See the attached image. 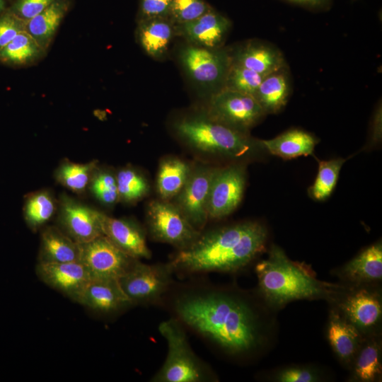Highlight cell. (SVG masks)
<instances>
[{
	"instance_id": "20",
	"label": "cell",
	"mask_w": 382,
	"mask_h": 382,
	"mask_svg": "<svg viewBox=\"0 0 382 382\" xmlns=\"http://www.w3.org/2000/svg\"><path fill=\"white\" fill-rule=\"evenodd\" d=\"M328 339L334 352L347 364L353 362L362 342L361 332L335 310L329 317Z\"/></svg>"
},
{
	"instance_id": "11",
	"label": "cell",
	"mask_w": 382,
	"mask_h": 382,
	"mask_svg": "<svg viewBox=\"0 0 382 382\" xmlns=\"http://www.w3.org/2000/svg\"><path fill=\"white\" fill-rule=\"evenodd\" d=\"M170 265H151L137 260L118 279L119 284L132 304L157 299L170 282Z\"/></svg>"
},
{
	"instance_id": "35",
	"label": "cell",
	"mask_w": 382,
	"mask_h": 382,
	"mask_svg": "<svg viewBox=\"0 0 382 382\" xmlns=\"http://www.w3.org/2000/svg\"><path fill=\"white\" fill-rule=\"evenodd\" d=\"M265 77L232 62L224 80V88L254 96Z\"/></svg>"
},
{
	"instance_id": "12",
	"label": "cell",
	"mask_w": 382,
	"mask_h": 382,
	"mask_svg": "<svg viewBox=\"0 0 382 382\" xmlns=\"http://www.w3.org/2000/svg\"><path fill=\"white\" fill-rule=\"evenodd\" d=\"M180 62L194 81L202 86H214L224 82L232 58L225 50L192 45L181 51Z\"/></svg>"
},
{
	"instance_id": "24",
	"label": "cell",
	"mask_w": 382,
	"mask_h": 382,
	"mask_svg": "<svg viewBox=\"0 0 382 382\" xmlns=\"http://www.w3.org/2000/svg\"><path fill=\"white\" fill-rule=\"evenodd\" d=\"M317 142V139L311 134L296 129L259 141L260 146L270 154L283 159L312 154Z\"/></svg>"
},
{
	"instance_id": "3",
	"label": "cell",
	"mask_w": 382,
	"mask_h": 382,
	"mask_svg": "<svg viewBox=\"0 0 382 382\" xmlns=\"http://www.w3.org/2000/svg\"><path fill=\"white\" fill-rule=\"evenodd\" d=\"M260 291L271 306L280 307L299 299L330 296L335 286L317 279L304 264L291 261L279 246L272 245L267 259L255 267Z\"/></svg>"
},
{
	"instance_id": "9",
	"label": "cell",
	"mask_w": 382,
	"mask_h": 382,
	"mask_svg": "<svg viewBox=\"0 0 382 382\" xmlns=\"http://www.w3.org/2000/svg\"><path fill=\"white\" fill-rule=\"evenodd\" d=\"M245 180V168L241 165L216 169L208 196L209 218L222 219L236 209L243 195Z\"/></svg>"
},
{
	"instance_id": "8",
	"label": "cell",
	"mask_w": 382,
	"mask_h": 382,
	"mask_svg": "<svg viewBox=\"0 0 382 382\" xmlns=\"http://www.w3.org/2000/svg\"><path fill=\"white\" fill-rule=\"evenodd\" d=\"M79 245V261L85 266L91 279H118L137 260L120 250L104 235Z\"/></svg>"
},
{
	"instance_id": "30",
	"label": "cell",
	"mask_w": 382,
	"mask_h": 382,
	"mask_svg": "<svg viewBox=\"0 0 382 382\" xmlns=\"http://www.w3.org/2000/svg\"><path fill=\"white\" fill-rule=\"evenodd\" d=\"M98 166V162L96 160L79 163L64 159L54 171V178L68 190L82 195L88 190L92 175Z\"/></svg>"
},
{
	"instance_id": "2",
	"label": "cell",
	"mask_w": 382,
	"mask_h": 382,
	"mask_svg": "<svg viewBox=\"0 0 382 382\" xmlns=\"http://www.w3.org/2000/svg\"><path fill=\"white\" fill-rule=\"evenodd\" d=\"M266 228L243 222L201 235L181 249L170 265L188 272H233L250 263L265 249Z\"/></svg>"
},
{
	"instance_id": "15",
	"label": "cell",
	"mask_w": 382,
	"mask_h": 382,
	"mask_svg": "<svg viewBox=\"0 0 382 382\" xmlns=\"http://www.w3.org/2000/svg\"><path fill=\"white\" fill-rule=\"evenodd\" d=\"M338 306L342 316L361 332L374 330L381 319L380 295L367 288L353 289L346 294Z\"/></svg>"
},
{
	"instance_id": "34",
	"label": "cell",
	"mask_w": 382,
	"mask_h": 382,
	"mask_svg": "<svg viewBox=\"0 0 382 382\" xmlns=\"http://www.w3.org/2000/svg\"><path fill=\"white\" fill-rule=\"evenodd\" d=\"M88 189L100 203L106 207H112L120 202L116 174L110 169L98 166Z\"/></svg>"
},
{
	"instance_id": "7",
	"label": "cell",
	"mask_w": 382,
	"mask_h": 382,
	"mask_svg": "<svg viewBox=\"0 0 382 382\" xmlns=\"http://www.w3.org/2000/svg\"><path fill=\"white\" fill-rule=\"evenodd\" d=\"M265 114L253 96L223 88L212 97L207 116L246 133Z\"/></svg>"
},
{
	"instance_id": "5",
	"label": "cell",
	"mask_w": 382,
	"mask_h": 382,
	"mask_svg": "<svg viewBox=\"0 0 382 382\" xmlns=\"http://www.w3.org/2000/svg\"><path fill=\"white\" fill-rule=\"evenodd\" d=\"M168 344V355L154 378L161 382H197L204 378L202 366L192 352L185 333L177 320L170 319L158 325Z\"/></svg>"
},
{
	"instance_id": "42",
	"label": "cell",
	"mask_w": 382,
	"mask_h": 382,
	"mask_svg": "<svg viewBox=\"0 0 382 382\" xmlns=\"http://www.w3.org/2000/svg\"><path fill=\"white\" fill-rule=\"evenodd\" d=\"M5 7V3L4 0H0V13L4 11Z\"/></svg>"
},
{
	"instance_id": "23",
	"label": "cell",
	"mask_w": 382,
	"mask_h": 382,
	"mask_svg": "<svg viewBox=\"0 0 382 382\" xmlns=\"http://www.w3.org/2000/svg\"><path fill=\"white\" fill-rule=\"evenodd\" d=\"M175 31V24L169 18L144 19L140 21L138 37L145 52L158 58L166 52Z\"/></svg>"
},
{
	"instance_id": "17",
	"label": "cell",
	"mask_w": 382,
	"mask_h": 382,
	"mask_svg": "<svg viewBox=\"0 0 382 382\" xmlns=\"http://www.w3.org/2000/svg\"><path fill=\"white\" fill-rule=\"evenodd\" d=\"M76 302L103 313L117 311L132 304L116 279H91Z\"/></svg>"
},
{
	"instance_id": "41",
	"label": "cell",
	"mask_w": 382,
	"mask_h": 382,
	"mask_svg": "<svg viewBox=\"0 0 382 382\" xmlns=\"http://www.w3.org/2000/svg\"><path fill=\"white\" fill-rule=\"evenodd\" d=\"M296 4L310 7H322L326 5L329 0H289Z\"/></svg>"
},
{
	"instance_id": "37",
	"label": "cell",
	"mask_w": 382,
	"mask_h": 382,
	"mask_svg": "<svg viewBox=\"0 0 382 382\" xmlns=\"http://www.w3.org/2000/svg\"><path fill=\"white\" fill-rule=\"evenodd\" d=\"M25 23L10 10L0 16V49L25 31Z\"/></svg>"
},
{
	"instance_id": "38",
	"label": "cell",
	"mask_w": 382,
	"mask_h": 382,
	"mask_svg": "<svg viewBox=\"0 0 382 382\" xmlns=\"http://www.w3.org/2000/svg\"><path fill=\"white\" fill-rule=\"evenodd\" d=\"M55 0H16L10 9L22 20L27 21L35 16Z\"/></svg>"
},
{
	"instance_id": "39",
	"label": "cell",
	"mask_w": 382,
	"mask_h": 382,
	"mask_svg": "<svg viewBox=\"0 0 382 382\" xmlns=\"http://www.w3.org/2000/svg\"><path fill=\"white\" fill-rule=\"evenodd\" d=\"M275 379L280 382H313L318 381L319 376L311 369L293 366L279 371Z\"/></svg>"
},
{
	"instance_id": "26",
	"label": "cell",
	"mask_w": 382,
	"mask_h": 382,
	"mask_svg": "<svg viewBox=\"0 0 382 382\" xmlns=\"http://www.w3.org/2000/svg\"><path fill=\"white\" fill-rule=\"evenodd\" d=\"M289 83L284 68L266 76L253 96L265 113H276L286 103Z\"/></svg>"
},
{
	"instance_id": "25",
	"label": "cell",
	"mask_w": 382,
	"mask_h": 382,
	"mask_svg": "<svg viewBox=\"0 0 382 382\" xmlns=\"http://www.w3.org/2000/svg\"><path fill=\"white\" fill-rule=\"evenodd\" d=\"M342 276L356 284L381 279L382 245L377 243L364 249L347 263L341 270Z\"/></svg>"
},
{
	"instance_id": "14",
	"label": "cell",
	"mask_w": 382,
	"mask_h": 382,
	"mask_svg": "<svg viewBox=\"0 0 382 382\" xmlns=\"http://www.w3.org/2000/svg\"><path fill=\"white\" fill-rule=\"evenodd\" d=\"M36 274L47 286L75 301L91 279L88 270L80 261L38 262Z\"/></svg>"
},
{
	"instance_id": "16",
	"label": "cell",
	"mask_w": 382,
	"mask_h": 382,
	"mask_svg": "<svg viewBox=\"0 0 382 382\" xmlns=\"http://www.w3.org/2000/svg\"><path fill=\"white\" fill-rule=\"evenodd\" d=\"M175 25L176 31L193 45L217 49L225 40L231 24L212 8L194 21Z\"/></svg>"
},
{
	"instance_id": "19",
	"label": "cell",
	"mask_w": 382,
	"mask_h": 382,
	"mask_svg": "<svg viewBox=\"0 0 382 382\" xmlns=\"http://www.w3.org/2000/svg\"><path fill=\"white\" fill-rule=\"evenodd\" d=\"M80 245L56 226L43 228L40 234L38 262L79 261Z\"/></svg>"
},
{
	"instance_id": "21",
	"label": "cell",
	"mask_w": 382,
	"mask_h": 382,
	"mask_svg": "<svg viewBox=\"0 0 382 382\" xmlns=\"http://www.w3.org/2000/svg\"><path fill=\"white\" fill-rule=\"evenodd\" d=\"M232 62L264 76L284 66V59L278 50L260 42L245 45L237 51Z\"/></svg>"
},
{
	"instance_id": "10",
	"label": "cell",
	"mask_w": 382,
	"mask_h": 382,
	"mask_svg": "<svg viewBox=\"0 0 382 382\" xmlns=\"http://www.w3.org/2000/svg\"><path fill=\"white\" fill-rule=\"evenodd\" d=\"M59 228L79 244L103 235V213L62 194L58 202Z\"/></svg>"
},
{
	"instance_id": "1",
	"label": "cell",
	"mask_w": 382,
	"mask_h": 382,
	"mask_svg": "<svg viewBox=\"0 0 382 382\" xmlns=\"http://www.w3.org/2000/svg\"><path fill=\"white\" fill-rule=\"evenodd\" d=\"M175 307L187 325L231 353L250 351L261 342L257 316L238 298L216 293L192 296Z\"/></svg>"
},
{
	"instance_id": "22",
	"label": "cell",
	"mask_w": 382,
	"mask_h": 382,
	"mask_svg": "<svg viewBox=\"0 0 382 382\" xmlns=\"http://www.w3.org/2000/svg\"><path fill=\"white\" fill-rule=\"evenodd\" d=\"M69 6V0H55L40 13L25 21V31L47 50Z\"/></svg>"
},
{
	"instance_id": "32",
	"label": "cell",
	"mask_w": 382,
	"mask_h": 382,
	"mask_svg": "<svg viewBox=\"0 0 382 382\" xmlns=\"http://www.w3.org/2000/svg\"><path fill=\"white\" fill-rule=\"evenodd\" d=\"M119 200L134 203L145 197L149 190L146 178L137 169L126 166L116 174Z\"/></svg>"
},
{
	"instance_id": "40",
	"label": "cell",
	"mask_w": 382,
	"mask_h": 382,
	"mask_svg": "<svg viewBox=\"0 0 382 382\" xmlns=\"http://www.w3.org/2000/svg\"><path fill=\"white\" fill-rule=\"evenodd\" d=\"M172 0H141V20L168 18Z\"/></svg>"
},
{
	"instance_id": "27",
	"label": "cell",
	"mask_w": 382,
	"mask_h": 382,
	"mask_svg": "<svg viewBox=\"0 0 382 382\" xmlns=\"http://www.w3.org/2000/svg\"><path fill=\"white\" fill-rule=\"evenodd\" d=\"M191 169L185 161L177 158H168L160 163L156 186L163 200L176 197L182 190Z\"/></svg>"
},
{
	"instance_id": "29",
	"label": "cell",
	"mask_w": 382,
	"mask_h": 382,
	"mask_svg": "<svg viewBox=\"0 0 382 382\" xmlns=\"http://www.w3.org/2000/svg\"><path fill=\"white\" fill-rule=\"evenodd\" d=\"M45 52L28 33L23 31L0 49V62L12 66L28 65L41 59Z\"/></svg>"
},
{
	"instance_id": "36",
	"label": "cell",
	"mask_w": 382,
	"mask_h": 382,
	"mask_svg": "<svg viewBox=\"0 0 382 382\" xmlns=\"http://www.w3.org/2000/svg\"><path fill=\"white\" fill-rule=\"evenodd\" d=\"M203 0H172L168 18L175 24L194 21L211 10Z\"/></svg>"
},
{
	"instance_id": "13",
	"label": "cell",
	"mask_w": 382,
	"mask_h": 382,
	"mask_svg": "<svg viewBox=\"0 0 382 382\" xmlns=\"http://www.w3.org/2000/svg\"><path fill=\"white\" fill-rule=\"evenodd\" d=\"M216 168L199 166L191 170L182 190L176 196L175 205L199 231L207 219L209 188Z\"/></svg>"
},
{
	"instance_id": "28",
	"label": "cell",
	"mask_w": 382,
	"mask_h": 382,
	"mask_svg": "<svg viewBox=\"0 0 382 382\" xmlns=\"http://www.w3.org/2000/svg\"><path fill=\"white\" fill-rule=\"evenodd\" d=\"M58 202L48 190H40L25 197L23 216L28 226L33 231L45 225L56 214Z\"/></svg>"
},
{
	"instance_id": "18",
	"label": "cell",
	"mask_w": 382,
	"mask_h": 382,
	"mask_svg": "<svg viewBox=\"0 0 382 382\" xmlns=\"http://www.w3.org/2000/svg\"><path fill=\"white\" fill-rule=\"evenodd\" d=\"M102 228L103 235L128 255L137 260L151 257L145 233L134 221L103 213Z\"/></svg>"
},
{
	"instance_id": "33",
	"label": "cell",
	"mask_w": 382,
	"mask_h": 382,
	"mask_svg": "<svg viewBox=\"0 0 382 382\" xmlns=\"http://www.w3.org/2000/svg\"><path fill=\"white\" fill-rule=\"evenodd\" d=\"M345 159L337 158L329 161H320L318 170L314 183L308 189L311 197L322 201L333 191Z\"/></svg>"
},
{
	"instance_id": "31",
	"label": "cell",
	"mask_w": 382,
	"mask_h": 382,
	"mask_svg": "<svg viewBox=\"0 0 382 382\" xmlns=\"http://www.w3.org/2000/svg\"><path fill=\"white\" fill-rule=\"evenodd\" d=\"M353 378L358 381H374L381 375V348L374 339L361 344L353 360Z\"/></svg>"
},
{
	"instance_id": "6",
	"label": "cell",
	"mask_w": 382,
	"mask_h": 382,
	"mask_svg": "<svg viewBox=\"0 0 382 382\" xmlns=\"http://www.w3.org/2000/svg\"><path fill=\"white\" fill-rule=\"evenodd\" d=\"M147 224L156 240L181 249L192 244L199 236L197 230L175 205L166 200H153L146 209Z\"/></svg>"
},
{
	"instance_id": "4",
	"label": "cell",
	"mask_w": 382,
	"mask_h": 382,
	"mask_svg": "<svg viewBox=\"0 0 382 382\" xmlns=\"http://www.w3.org/2000/svg\"><path fill=\"white\" fill-rule=\"evenodd\" d=\"M179 137L201 152L238 158L255 151L257 144L246 133L219 123L208 116L181 120L175 125Z\"/></svg>"
}]
</instances>
